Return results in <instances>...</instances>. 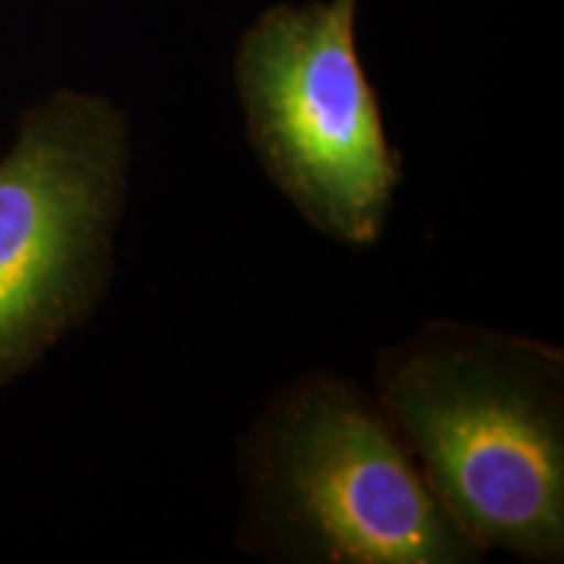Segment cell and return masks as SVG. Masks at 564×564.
<instances>
[{"instance_id": "cell-1", "label": "cell", "mask_w": 564, "mask_h": 564, "mask_svg": "<svg viewBox=\"0 0 564 564\" xmlns=\"http://www.w3.org/2000/svg\"><path fill=\"white\" fill-rule=\"evenodd\" d=\"M373 394L481 554L564 560V352L453 319L379 352Z\"/></svg>"}, {"instance_id": "cell-4", "label": "cell", "mask_w": 564, "mask_h": 564, "mask_svg": "<svg viewBox=\"0 0 564 564\" xmlns=\"http://www.w3.org/2000/svg\"><path fill=\"white\" fill-rule=\"evenodd\" d=\"M358 6H270L238 40L232 74L267 178L324 236L369 249L390 220L403 154L358 53Z\"/></svg>"}, {"instance_id": "cell-2", "label": "cell", "mask_w": 564, "mask_h": 564, "mask_svg": "<svg viewBox=\"0 0 564 564\" xmlns=\"http://www.w3.org/2000/svg\"><path fill=\"white\" fill-rule=\"evenodd\" d=\"M238 544L319 564H474L484 554L423 478L377 394L308 371L241 440Z\"/></svg>"}, {"instance_id": "cell-3", "label": "cell", "mask_w": 564, "mask_h": 564, "mask_svg": "<svg viewBox=\"0 0 564 564\" xmlns=\"http://www.w3.org/2000/svg\"><path fill=\"white\" fill-rule=\"evenodd\" d=\"M131 123L108 95L55 89L0 158V390L97 312L116 272Z\"/></svg>"}]
</instances>
